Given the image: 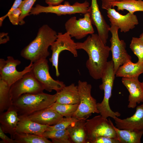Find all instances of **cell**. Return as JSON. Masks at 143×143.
Returning <instances> with one entry per match:
<instances>
[{
	"label": "cell",
	"instance_id": "1",
	"mask_svg": "<svg viewBox=\"0 0 143 143\" xmlns=\"http://www.w3.org/2000/svg\"><path fill=\"white\" fill-rule=\"evenodd\" d=\"M76 44L77 50H83L88 55L86 66L90 76L96 80L101 79L108 61L110 47L103 43L98 34L94 33L83 42H76Z\"/></svg>",
	"mask_w": 143,
	"mask_h": 143
},
{
	"label": "cell",
	"instance_id": "2",
	"mask_svg": "<svg viewBox=\"0 0 143 143\" xmlns=\"http://www.w3.org/2000/svg\"><path fill=\"white\" fill-rule=\"evenodd\" d=\"M57 35L48 25H43L39 29L35 39L21 51V56L33 63L46 59L50 55L49 47L56 41Z\"/></svg>",
	"mask_w": 143,
	"mask_h": 143
},
{
	"label": "cell",
	"instance_id": "3",
	"mask_svg": "<svg viewBox=\"0 0 143 143\" xmlns=\"http://www.w3.org/2000/svg\"><path fill=\"white\" fill-rule=\"evenodd\" d=\"M57 93L50 95L43 92L25 93L12 103L19 116H27L37 111L50 107L56 102Z\"/></svg>",
	"mask_w": 143,
	"mask_h": 143
},
{
	"label": "cell",
	"instance_id": "4",
	"mask_svg": "<svg viewBox=\"0 0 143 143\" xmlns=\"http://www.w3.org/2000/svg\"><path fill=\"white\" fill-rule=\"evenodd\" d=\"M115 75L113 61L112 60L108 61L101 77L102 83L99 86L100 89L104 91V97L101 102L97 104V108L100 115L106 119L108 117L113 118L121 115L118 112H114L112 110L109 103L112 95Z\"/></svg>",
	"mask_w": 143,
	"mask_h": 143
},
{
	"label": "cell",
	"instance_id": "5",
	"mask_svg": "<svg viewBox=\"0 0 143 143\" xmlns=\"http://www.w3.org/2000/svg\"><path fill=\"white\" fill-rule=\"evenodd\" d=\"M77 86L79 103L73 117L79 119H87L92 113H100L96 100L91 95V85L86 81L79 80Z\"/></svg>",
	"mask_w": 143,
	"mask_h": 143
},
{
	"label": "cell",
	"instance_id": "6",
	"mask_svg": "<svg viewBox=\"0 0 143 143\" xmlns=\"http://www.w3.org/2000/svg\"><path fill=\"white\" fill-rule=\"evenodd\" d=\"M90 4L87 1L83 3L76 2L71 5L68 1H65L64 5L44 6L37 4L33 7L30 14L37 15L41 13H51L58 16L72 15L77 13L85 14L88 12Z\"/></svg>",
	"mask_w": 143,
	"mask_h": 143
},
{
	"label": "cell",
	"instance_id": "7",
	"mask_svg": "<svg viewBox=\"0 0 143 143\" xmlns=\"http://www.w3.org/2000/svg\"><path fill=\"white\" fill-rule=\"evenodd\" d=\"M30 72L43 86L44 90L48 92L55 90L57 92L66 86L63 82L55 80L51 77L46 59L33 63Z\"/></svg>",
	"mask_w": 143,
	"mask_h": 143
},
{
	"label": "cell",
	"instance_id": "8",
	"mask_svg": "<svg viewBox=\"0 0 143 143\" xmlns=\"http://www.w3.org/2000/svg\"><path fill=\"white\" fill-rule=\"evenodd\" d=\"M70 34L67 32L63 33H57L56 41L51 46L52 51L50 61L55 68L56 75L58 77L60 75L58 68L59 57L60 53L64 50L70 51L74 57H77L78 54L76 48V43L72 38Z\"/></svg>",
	"mask_w": 143,
	"mask_h": 143
},
{
	"label": "cell",
	"instance_id": "9",
	"mask_svg": "<svg viewBox=\"0 0 143 143\" xmlns=\"http://www.w3.org/2000/svg\"><path fill=\"white\" fill-rule=\"evenodd\" d=\"M44 90L43 86L30 71L25 74L11 86V99L13 103L23 94L38 93L43 92Z\"/></svg>",
	"mask_w": 143,
	"mask_h": 143
},
{
	"label": "cell",
	"instance_id": "10",
	"mask_svg": "<svg viewBox=\"0 0 143 143\" xmlns=\"http://www.w3.org/2000/svg\"><path fill=\"white\" fill-rule=\"evenodd\" d=\"M21 63L20 61L15 59L11 56H7L5 60L4 59H0V79L11 87L25 74L31 71L33 63L32 61L22 71H18L16 66Z\"/></svg>",
	"mask_w": 143,
	"mask_h": 143
},
{
	"label": "cell",
	"instance_id": "11",
	"mask_svg": "<svg viewBox=\"0 0 143 143\" xmlns=\"http://www.w3.org/2000/svg\"><path fill=\"white\" fill-rule=\"evenodd\" d=\"M111 121L110 119L108 120L104 118L100 115L87 119L86 123V141L91 138L100 136L117 139L116 132L112 126Z\"/></svg>",
	"mask_w": 143,
	"mask_h": 143
},
{
	"label": "cell",
	"instance_id": "12",
	"mask_svg": "<svg viewBox=\"0 0 143 143\" xmlns=\"http://www.w3.org/2000/svg\"><path fill=\"white\" fill-rule=\"evenodd\" d=\"M110 31L111 37L110 40L111 43L110 51L114 64V72L116 73L119 67L128 60H131V56L126 50V44L124 41L120 40L118 35L119 28L114 25L110 24Z\"/></svg>",
	"mask_w": 143,
	"mask_h": 143
},
{
	"label": "cell",
	"instance_id": "13",
	"mask_svg": "<svg viewBox=\"0 0 143 143\" xmlns=\"http://www.w3.org/2000/svg\"><path fill=\"white\" fill-rule=\"evenodd\" d=\"M89 13L84 14L83 17L77 19L75 16L70 17L65 22V27L66 32L72 37L80 39L89 34L94 33L93 27Z\"/></svg>",
	"mask_w": 143,
	"mask_h": 143
},
{
	"label": "cell",
	"instance_id": "14",
	"mask_svg": "<svg viewBox=\"0 0 143 143\" xmlns=\"http://www.w3.org/2000/svg\"><path fill=\"white\" fill-rule=\"evenodd\" d=\"M107 16L110 24L118 27L122 32L125 33L133 29L139 23L136 16L134 13L129 12L122 15L112 8L107 10Z\"/></svg>",
	"mask_w": 143,
	"mask_h": 143
},
{
	"label": "cell",
	"instance_id": "15",
	"mask_svg": "<svg viewBox=\"0 0 143 143\" xmlns=\"http://www.w3.org/2000/svg\"><path fill=\"white\" fill-rule=\"evenodd\" d=\"M88 13L92 24L96 28L99 36L106 44L110 26L107 23L100 11L97 0H91Z\"/></svg>",
	"mask_w": 143,
	"mask_h": 143
},
{
	"label": "cell",
	"instance_id": "16",
	"mask_svg": "<svg viewBox=\"0 0 143 143\" xmlns=\"http://www.w3.org/2000/svg\"><path fill=\"white\" fill-rule=\"evenodd\" d=\"M122 83L129 92L128 107L134 108L143 101V84L139 81L138 78L122 77Z\"/></svg>",
	"mask_w": 143,
	"mask_h": 143
},
{
	"label": "cell",
	"instance_id": "17",
	"mask_svg": "<svg viewBox=\"0 0 143 143\" xmlns=\"http://www.w3.org/2000/svg\"><path fill=\"white\" fill-rule=\"evenodd\" d=\"M20 120L17 111L13 105L5 112L1 113L0 126L5 133L14 139L18 122Z\"/></svg>",
	"mask_w": 143,
	"mask_h": 143
},
{
	"label": "cell",
	"instance_id": "18",
	"mask_svg": "<svg viewBox=\"0 0 143 143\" xmlns=\"http://www.w3.org/2000/svg\"><path fill=\"white\" fill-rule=\"evenodd\" d=\"M113 119L115 126L118 129L143 130V104L137 106L136 112L131 117L124 119L116 117Z\"/></svg>",
	"mask_w": 143,
	"mask_h": 143
},
{
	"label": "cell",
	"instance_id": "19",
	"mask_svg": "<svg viewBox=\"0 0 143 143\" xmlns=\"http://www.w3.org/2000/svg\"><path fill=\"white\" fill-rule=\"evenodd\" d=\"M26 116L29 119L39 124L49 126L55 125L64 117L50 107Z\"/></svg>",
	"mask_w": 143,
	"mask_h": 143
},
{
	"label": "cell",
	"instance_id": "20",
	"mask_svg": "<svg viewBox=\"0 0 143 143\" xmlns=\"http://www.w3.org/2000/svg\"><path fill=\"white\" fill-rule=\"evenodd\" d=\"M16 132L35 134L41 136L49 125L41 124L29 119L26 116H19Z\"/></svg>",
	"mask_w": 143,
	"mask_h": 143
},
{
	"label": "cell",
	"instance_id": "21",
	"mask_svg": "<svg viewBox=\"0 0 143 143\" xmlns=\"http://www.w3.org/2000/svg\"><path fill=\"white\" fill-rule=\"evenodd\" d=\"M87 119H82L74 122L66 129L72 143H86L87 135L86 123Z\"/></svg>",
	"mask_w": 143,
	"mask_h": 143
},
{
	"label": "cell",
	"instance_id": "22",
	"mask_svg": "<svg viewBox=\"0 0 143 143\" xmlns=\"http://www.w3.org/2000/svg\"><path fill=\"white\" fill-rule=\"evenodd\" d=\"M56 102L62 104H77L79 103V97L77 86L74 83L65 86L56 92Z\"/></svg>",
	"mask_w": 143,
	"mask_h": 143
},
{
	"label": "cell",
	"instance_id": "23",
	"mask_svg": "<svg viewBox=\"0 0 143 143\" xmlns=\"http://www.w3.org/2000/svg\"><path fill=\"white\" fill-rule=\"evenodd\" d=\"M143 73V63H133L128 60L120 66L117 71L116 77L127 78H138Z\"/></svg>",
	"mask_w": 143,
	"mask_h": 143
},
{
	"label": "cell",
	"instance_id": "24",
	"mask_svg": "<svg viewBox=\"0 0 143 143\" xmlns=\"http://www.w3.org/2000/svg\"><path fill=\"white\" fill-rule=\"evenodd\" d=\"M112 126L116 133L119 143H140L143 130L120 129L115 126L111 121Z\"/></svg>",
	"mask_w": 143,
	"mask_h": 143
},
{
	"label": "cell",
	"instance_id": "25",
	"mask_svg": "<svg viewBox=\"0 0 143 143\" xmlns=\"http://www.w3.org/2000/svg\"><path fill=\"white\" fill-rule=\"evenodd\" d=\"M112 7H116L118 11L127 10L134 13L137 11L143 12L142 0H124L112 3Z\"/></svg>",
	"mask_w": 143,
	"mask_h": 143
},
{
	"label": "cell",
	"instance_id": "26",
	"mask_svg": "<svg viewBox=\"0 0 143 143\" xmlns=\"http://www.w3.org/2000/svg\"><path fill=\"white\" fill-rule=\"evenodd\" d=\"M10 87L0 79V112H3L12 105L10 97Z\"/></svg>",
	"mask_w": 143,
	"mask_h": 143
},
{
	"label": "cell",
	"instance_id": "27",
	"mask_svg": "<svg viewBox=\"0 0 143 143\" xmlns=\"http://www.w3.org/2000/svg\"><path fill=\"white\" fill-rule=\"evenodd\" d=\"M42 136L50 139L53 143H72L66 129L46 131Z\"/></svg>",
	"mask_w": 143,
	"mask_h": 143
},
{
	"label": "cell",
	"instance_id": "28",
	"mask_svg": "<svg viewBox=\"0 0 143 143\" xmlns=\"http://www.w3.org/2000/svg\"><path fill=\"white\" fill-rule=\"evenodd\" d=\"M14 139L17 143H52L42 136L29 133L16 132Z\"/></svg>",
	"mask_w": 143,
	"mask_h": 143
},
{
	"label": "cell",
	"instance_id": "29",
	"mask_svg": "<svg viewBox=\"0 0 143 143\" xmlns=\"http://www.w3.org/2000/svg\"><path fill=\"white\" fill-rule=\"evenodd\" d=\"M79 104H66L56 102L50 107L64 117H73L78 108Z\"/></svg>",
	"mask_w": 143,
	"mask_h": 143
},
{
	"label": "cell",
	"instance_id": "30",
	"mask_svg": "<svg viewBox=\"0 0 143 143\" xmlns=\"http://www.w3.org/2000/svg\"><path fill=\"white\" fill-rule=\"evenodd\" d=\"M129 47L138 58V62L143 63V42L139 38L133 37L131 41Z\"/></svg>",
	"mask_w": 143,
	"mask_h": 143
},
{
	"label": "cell",
	"instance_id": "31",
	"mask_svg": "<svg viewBox=\"0 0 143 143\" xmlns=\"http://www.w3.org/2000/svg\"><path fill=\"white\" fill-rule=\"evenodd\" d=\"M37 0H24L23 1L19 7L21 9V13L20 15L19 24L22 25L25 23L24 18L30 14V11Z\"/></svg>",
	"mask_w": 143,
	"mask_h": 143
},
{
	"label": "cell",
	"instance_id": "32",
	"mask_svg": "<svg viewBox=\"0 0 143 143\" xmlns=\"http://www.w3.org/2000/svg\"><path fill=\"white\" fill-rule=\"evenodd\" d=\"M81 119L74 117H64L60 121L55 125L49 126L46 131L66 129L72 123Z\"/></svg>",
	"mask_w": 143,
	"mask_h": 143
},
{
	"label": "cell",
	"instance_id": "33",
	"mask_svg": "<svg viewBox=\"0 0 143 143\" xmlns=\"http://www.w3.org/2000/svg\"><path fill=\"white\" fill-rule=\"evenodd\" d=\"M21 11L20 8H18L15 9L8 14L1 17L0 18V26H1L4 19L8 16L10 21L14 25L19 24V20Z\"/></svg>",
	"mask_w": 143,
	"mask_h": 143
},
{
	"label": "cell",
	"instance_id": "34",
	"mask_svg": "<svg viewBox=\"0 0 143 143\" xmlns=\"http://www.w3.org/2000/svg\"><path fill=\"white\" fill-rule=\"evenodd\" d=\"M86 143H119L116 138L105 136H100L91 138Z\"/></svg>",
	"mask_w": 143,
	"mask_h": 143
},
{
	"label": "cell",
	"instance_id": "35",
	"mask_svg": "<svg viewBox=\"0 0 143 143\" xmlns=\"http://www.w3.org/2000/svg\"><path fill=\"white\" fill-rule=\"evenodd\" d=\"M5 133L0 126V137L2 140L0 141L1 143H17L15 140L9 138Z\"/></svg>",
	"mask_w": 143,
	"mask_h": 143
},
{
	"label": "cell",
	"instance_id": "36",
	"mask_svg": "<svg viewBox=\"0 0 143 143\" xmlns=\"http://www.w3.org/2000/svg\"><path fill=\"white\" fill-rule=\"evenodd\" d=\"M124 0H101L102 8L106 10L112 8L111 3L115 2L120 1Z\"/></svg>",
	"mask_w": 143,
	"mask_h": 143
},
{
	"label": "cell",
	"instance_id": "37",
	"mask_svg": "<svg viewBox=\"0 0 143 143\" xmlns=\"http://www.w3.org/2000/svg\"><path fill=\"white\" fill-rule=\"evenodd\" d=\"M8 33H1L0 34V44H4L10 40Z\"/></svg>",
	"mask_w": 143,
	"mask_h": 143
},
{
	"label": "cell",
	"instance_id": "38",
	"mask_svg": "<svg viewBox=\"0 0 143 143\" xmlns=\"http://www.w3.org/2000/svg\"><path fill=\"white\" fill-rule=\"evenodd\" d=\"M64 0H45L48 6H56L61 4Z\"/></svg>",
	"mask_w": 143,
	"mask_h": 143
},
{
	"label": "cell",
	"instance_id": "39",
	"mask_svg": "<svg viewBox=\"0 0 143 143\" xmlns=\"http://www.w3.org/2000/svg\"><path fill=\"white\" fill-rule=\"evenodd\" d=\"M22 0H15L11 8L6 14H8L15 9L18 8L21 5Z\"/></svg>",
	"mask_w": 143,
	"mask_h": 143
},
{
	"label": "cell",
	"instance_id": "40",
	"mask_svg": "<svg viewBox=\"0 0 143 143\" xmlns=\"http://www.w3.org/2000/svg\"><path fill=\"white\" fill-rule=\"evenodd\" d=\"M139 38L141 41L143 42V33L140 35Z\"/></svg>",
	"mask_w": 143,
	"mask_h": 143
},
{
	"label": "cell",
	"instance_id": "41",
	"mask_svg": "<svg viewBox=\"0 0 143 143\" xmlns=\"http://www.w3.org/2000/svg\"><path fill=\"white\" fill-rule=\"evenodd\" d=\"M142 84H143V82H142Z\"/></svg>",
	"mask_w": 143,
	"mask_h": 143
}]
</instances>
